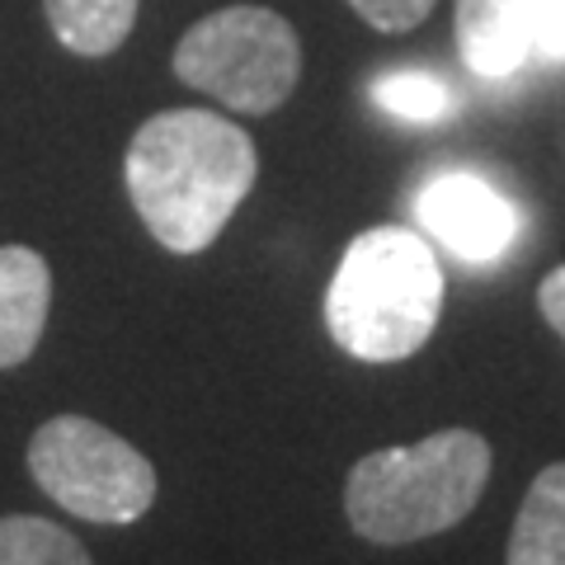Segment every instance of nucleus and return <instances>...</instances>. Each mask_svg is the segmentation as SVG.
<instances>
[{"label": "nucleus", "instance_id": "39448f33", "mask_svg": "<svg viewBox=\"0 0 565 565\" xmlns=\"http://www.w3.org/2000/svg\"><path fill=\"white\" fill-rule=\"evenodd\" d=\"M29 476L85 523H137L156 504V467L85 415H57L29 438Z\"/></svg>", "mask_w": 565, "mask_h": 565}, {"label": "nucleus", "instance_id": "9b49d317", "mask_svg": "<svg viewBox=\"0 0 565 565\" xmlns=\"http://www.w3.org/2000/svg\"><path fill=\"white\" fill-rule=\"evenodd\" d=\"M0 565H90V552L52 519H0Z\"/></svg>", "mask_w": 565, "mask_h": 565}, {"label": "nucleus", "instance_id": "ddd939ff", "mask_svg": "<svg viewBox=\"0 0 565 565\" xmlns=\"http://www.w3.org/2000/svg\"><path fill=\"white\" fill-rule=\"evenodd\" d=\"M349 6L359 10L363 24H373L382 33H405V29L429 20L434 0H349Z\"/></svg>", "mask_w": 565, "mask_h": 565}, {"label": "nucleus", "instance_id": "f8f14e48", "mask_svg": "<svg viewBox=\"0 0 565 565\" xmlns=\"http://www.w3.org/2000/svg\"><path fill=\"white\" fill-rule=\"evenodd\" d=\"M373 99L377 109H386L392 118H405V122H438L452 114V90L429 71H386L373 85Z\"/></svg>", "mask_w": 565, "mask_h": 565}, {"label": "nucleus", "instance_id": "4468645a", "mask_svg": "<svg viewBox=\"0 0 565 565\" xmlns=\"http://www.w3.org/2000/svg\"><path fill=\"white\" fill-rule=\"evenodd\" d=\"M533 57L565 62V0H537V10H533Z\"/></svg>", "mask_w": 565, "mask_h": 565}, {"label": "nucleus", "instance_id": "6e6552de", "mask_svg": "<svg viewBox=\"0 0 565 565\" xmlns=\"http://www.w3.org/2000/svg\"><path fill=\"white\" fill-rule=\"evenodd\" d=\"M52 302L47 259L29 245H0V367H20L43 340Z\"/></svg>", "mask_w": 565, "mask_h": 565}, {"label": "nucleus", "instance_id": "7ed1b4c3", "mask_svg": "<svg viewBox=\"0 0 565 565\" xmlns=\"http://www.w3.org/2000/svg\"><path fill=\"white\" fill-rule=\"evenodd\" d=\"M494 452L476 429H438L411 448H377L353 462L344 514L363 542L411 546L462 523L490 481Z\"/></svg>", "mask_w": 565, "mask_h": 565}, {"label": "nucleus", "instance_id": "f03ea898", "mask_svg": "<svg viewBox=\"0 0 565 565\" xmlns=\"http://www.w3.org/2000/svg\"><path fill=\"white\" fill-rule=\"evenodd\" d=\"M444 311V269L411 226L353 236L326 292V330L359 363H401L429 344Z\"/></svg>", "mask_w": 565, "mask_h": 565}, {"label": "nucleus", "instance_id": "20e7f679", "mask_svg": "<svg viewBox=\"0 0 565 565\" xmlns=\"http://www.w3.org/2000/svg\"><path fill=\"white\" fill-rule=\"evenodd\" d=\"M174 76L236 114H274L302 81V39L278 10L226 6L180 39Z\"/></svg>", "mask_w": 565, "mask_h": 565}, {"label": "nucleus", "instance_id": "423d86ee", "mask_svg": "<svg viewBox=\"0 0 565 565\" xmlns=\"http://www.w3.org/2000/svg\"><path fill=\"white\" fill-rule=\"evenodd\" d=\"M415 217L438 245H448L457 259L490 264L500 259L519 236V212L490 180L471 170H444L419 189Z\"/></svg>", "mask_w": 565, "mask_h": 565}, {"label": "nucleus", "instance_id": "f257e3e1", "mask_svg": "<svg viewBox=\"0 0 565 565\" xmlns=\"http://www.w3.org/2000/svg\"><path fill=\"white\" fill-rule=\"evenodd\" d=\"M259 151L245 128L207 109H166L128 141L122 180L141 226L174 255H203L255 189Z\"/></svg>", "mask_w": 565, "mask_h": 565}, {"label": "nucleus", "instance_id": "2eb2a0df", "mask_svg": "<svg viewBox=\"0 0 565 565\" xmlns=\"http://www.w3.org/2000/svg\"><path fill=\"white\" fill-rule=\"evenodd\" d=\"M537 311L546 316V326L565 340V264L537 282Z\"/></svg>", "mask_w": 565, "mask_h": 565}, {"label": "nucleus", "instance_id": "1a4fd4ad", "mask_svg": "<svg viewBox=\"0 0 565 565\" xmlns=\"http://www.w3.org/2000/svg\"><path fill=\"white\" fill-rule=\"evenodd\" d=\"M504 565H565V462L542 467L527 486Z\"/></svg>", "mask_w": 565, "mask_h": 565}, {"label": "nucleus", "instance_id": "9d476101", "mask_svg": "<svg viewBox=\"0 0 565 565\" xmlns=\"http://www.w3.org/2000/svg\"><path fill=\"white\" fill-rule=\"evenodd\" d=\"M141 0H43L57 43L76 57H109L128 43Z\"/></svg>", "mask_w": 565, "mask_h": 565}, {"label": "nucleus", "instance_id": "0eeeda50", "mask_svg": "<svg viewBox=\"0 0 565 565\" xmlns=\"http://www.w3.org/2000/svg\"><path fill=\"white\" fill-rule=\"evenodd\" d=\"M537 0H457V47L486 81H504L533 57Z\"/></svg>", "mask_w": 565, "mask_h": 565}]
</instances>
